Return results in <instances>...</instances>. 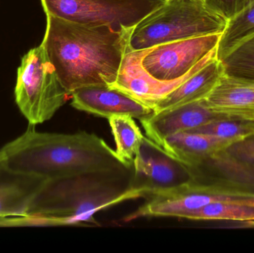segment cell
Segmentation results:
<instances>
[{"mask_svg":"<svg viewBox=\"0 0 254 253\" xmlns=\"http://www.w3.org/2000/svg\"><path fill=\"white\" fill-rule=\"evenodd\" d=\"M133 28L116 29L47 14L41 44L60 83L71 96L80 88L114 84L130 51Z\"/></svg>","mask_w":254,"mask_h":253,"instance_id":"1","label":"cell"},{"mask_svg":"<svg viewBox=\"0 0 254 253\" xmlns=\"http://www.w3.org/2000/svg\"><path fill=\"white\" fill-rule=\"evenodd\" d=\"M30 125L0 150L7 169L45 180L132 166L123 163L104 140L95 134L40 132Z\"/></svg>","mask_w":254,"mask_h":253,"instance_id":"2","label":"cell"},{"mask_svg":"<svg viewBox=\"0 0 254 253\" xmlns=\"http://www.w3.org/2000/svg\"><path fill=\"white\" fill-rule=\"evenodd\" d=\"M132 166L46 180L30 205L28 216L40 226H98L95 214L143 198L131 188Z\"/></svg>","mask_w":254,"mask_h":253,"instance_id":"3","label":"cell"},{"mask_svg":"<svg viewBox=\"0 0 254 253\" xmlns=\"http://www.w3.org/2000/svg\"><path fill=\"white\" fill-rule=\"evenodd\" d=\"M228 16L207 0H166L139 21L129 39L130 51L223 32Z\"/></svg>","mask_w":254,"mask_h":253,"instance_id":"4","label":"cell"},{"mask_svg":"<svg viewBox=\"0 0 254 253\" xmlns=\"http://www.w3.org/2000/svg\"><path fill=\"white\" fill-rule=\"evenodd\" d=\"M14 95L19 111L33 126L50 120L70 98L60 83L43 45L33 48L22 56Z\"/></svg>","mask_w":254,"mask_h":253,"instance_id":"5","label":"cell"},{"mask_svg":"<svg viewBox=\"0 0 254 253\" xmlns=\"http://www.w3.org/2000/svg\"><path fill=\"white\" fill-rule=\"evenodd\" d=\"M46 15L116 29L133 28L166 0H40Z\"/></svg>","mask_w":254,"mask_h":253,"instance_id":"6","label":"cell"},{"mask_svg":"<svg viewBox=\"0 0 254 253\" xmlns=\"http://www.w3.org/2000/svg\"><path fill=\"white\" fill-rule=\"evenodd\" d=\"M192 175L183 162L143 136L133 161L131 188L147 199L190 184Z\"/></svg>","mask_w":254,"mask_h":253,"instance_id":"7","label":"cell"},{"mask_svg":"<svg viewBox=\"0 0 254 253\" xmlns=\"http://www.w3.org/2000/svg\"><path fill=\"white\" fill-rule=\"evenodd\" d=\"M221 34L176 40L143 49L142 67L156 80H177L217 48Z\"/></svg>","mask_w":254,"mask_h":253,"instance_id":"8","label":"cell"},{"mask_svg":"<svg viewBox=\"0 0 254 253\" xmlns=\"http://www.w3.org/2000/svg\"><path fill=\"white\" fill-rule=\"evenodd\" d=\"M216 49L206 55L188 74L171 81L156 80L145 71L141 65L143 50L129 51L122 61L117 80L110 87L127 94L153 111L161 100L217 57Z\"/></svg>","mask_w":254,"mask_h":253,"instance_id":"9","label":"cell"},{"mask_svg":"<svg viewBox=\"0 0 254 253\" xmlns=\"http://www.w3.org/2000/svg\"><path fill=\"white\" fill-rule=\"evenodd\" d=\"M191 184L226 196H254V164L233 160L219 152L190 166Z\"/></svg>","mask_w":254,"mask_h":253,"instance_id":"10","label":"cell"},{"mask_svg":"<svg viewBox=\"0 0 254 253\" xmlns=\"http://www.w3.org/2000/svg\"><path fill=\"white\" fill-rule=\"evenodd\" d=\"M247 197L249 196L217 194L201 186L190 183L172 191L149 197L137 210L127 215L125 221L146 217H174L187 219L191 213L209 203L218 202L243 203Z\"/></svg>","mask_w":254,"mask_h":253,"instance_id":"11","label":"cell"},{"mask_svg":"<svg viewBox=\"0 0 254 253\" xmlns=\"http://www.w3.org/2000/svg\"><path fill=\"white\" fill-rule=\"evenodd\" d=\"M231 118L209 109L202 100L152 112L140 120L148 138L162 146L166 138L222 119Z\"/></svg>","mask_w":254,"mask_h":253,"instance_id":"12","label":"cell"},{"mask_svg":"<svg viewBox=\"0 0 254 253\" xmlns=\"http://www.w3.org/2000/svg\"><path fill=\"white\" fill-rule=\"evenodd\" d=\"M71 105L76 109L105 118L131 116L140 120L153 112L149 107L127 94L107 86H90L73 92Z\"/></svg>","mask_w":254,"mask_h":253,"instance_id":"13","label":"cell"},{"mask_svg":"<svg viewBox=\"0 0 254 253\" xmlns=\"http://www.w3.org/2000/svg\"><path fill=\"white\" fill-rule=\"evenodd\" d=\"M214 112L231 118L254 120V81L222 75L202 100Z\"/></svg>","mask_w":254,"mask_h":253,"instance_id":"14","label":"cell"},{"mask_svg":"<svg viewBox=\"0 0 254 253\" xmlns=\"http://www.w3.org/2000/svg\"><path fill=\"white\" fill-rule=\"evenodd\" d=\"M46 181L7 169L0 156V218L28 216L30 205Z\"/></svg>","mask_w":254,"mask_h":253,"instance_id":"15","label":"cell"},{"mask_svg":"<svg viewBox=\"0 0 254 253\" xmlns=\"http://www.w3.org/2000/svg\"><path fill=\"white\" fill-rule=\"evenodd\" d=\"M223 75V68L217 57L191 76L177 89L161 100L153 112L170 109L204 99Z\"/></svg>","mask_w":254,"mask_h":253,"instance_id":"16","label":"cell"},{"mask_svg":"<svg viewBox=\"0 0 254 253\" xmlns=\"http://www.w3.org/2000/svg\"><path fill=\"white\" fill-rule=\"evenodd\" d=\"M232 144L217 137L187 131L166 138L161 147L189 167Z\"/></svg>","mask_w":254,"mask_h":253,"instance_id":"17","label":"cell"},{"mask_svg":"<svg viewBox=\"0 0 254 253\" xmlns=\"http://www.w3.org/2000/svg\"><path fill=\"white\" fill-rule=\"evenodd\" d=\"M254 37V0H246L240 9L228 16L216 49L218 60H223Z\"/></svg>","mask_w":254,"mask_h":253,"instance_id":"18","label":"cell"},{"mask_svg":"<svg viewBox=\"0 0 254 253\" xmlns=\"http://www.w3.org/2000/svg\"><path fill=\"white\" fill-rule=\"evenodd\" d=\"M108 120L116 144V154L123 163L133 165L143 138L141 130L131 116H113Z\"/></svg>","mask_w":254,"mask_h":253,"instance_id":"19","label":"cell"},{"mask_svg":"<svg viewBox=\"0 0 254 253\" xmlns=\"http://www.w3.org/2000/svg\"><path fill=\"white\" fill-rule=\"evenodd\" d=\"M187 219L195 221L220 220L254 224V208L236 202H213L192 212Z\"/></svg>","mask_w":254,"mask_h":253,"instance_id":"20","label":"cell"},{"mask_svg":"<svg viewBox=\"0 0 254 253\" xmlns=\"http://www.w3.org/2000/svg\"><path fill=\"white\" fill-rule=\"evenodd\" d=\"M188 132L217 137L234 144L254 136V120L222 119Z\"/></svg>","mask_w":254,"mask_h":253,"instance_id":"21","label":"cell"},{"mask_svg":"<svg viewBox=\"0 0 254 253\" xmlns=\"http://www.w3.org/2000/svg\"><path fill=\"white\" fill-rule=\"evenodd\" d=\"M224 75L254 81V37L221 61Z\"/></svg>","mask_w":254,"mask_h":253,"instance_id":"22","label":"cell"},{"mask_svg":"<svg viewBox=\"0 0 254 253\" xmlns=\"http://www.w3.org/2000/svg\"><path fill=\"white\" fill-rule=\"evenodd\" d=\"M220 152L233 160L254 164V136L234 143Z\"/></svg>","mask_w":254,"mask_h":253,"instance_id":"23","label":"cell"},{"mask_svg":"<svg viewBox=\"0 0 254 253\" xmlns=\"http://www.w3.org/2000/svg\"><path fill=\"white\" fill-rule=\"evenodd\" d=\"M25 226H39L38 221L36 218L30 216L0 218V227H25Z\"/></svg>","mask_w":254,"mask_h":253,"instance_id":"24","label":"cell"},{"mask_svg":"<svg viewBox=\"0 0 254 253\" xmlns=\"http://www.w3.org/2000/svg\"><path fill=\"white\" fill-rule=\"evenodd\" d=\"M243 204L252 206V207L254 208V196H249V197L246 198L244 202H243Z\"/></svg>","mask_w":254,"mask_h":253,"instance_id":"25","label":"cell"}]
</instances>
